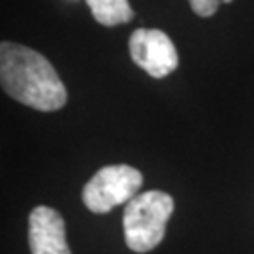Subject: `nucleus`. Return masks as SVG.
Masks as SVG:
<instances>
[{
  "instance_id": "6e6552de",
  "label": "nucleus",
  "mask_w": 254,
  "mask_h": 254,
  "mask_svg": "<svg viewBox=\"0 0 254 254\" xmlns=\"http://www.w3.org/2000/svg\"><path fill=\"white\" fill-rule=\"evenodd\" d=\"M222 2H224V4H228V2H234V0H222Z\"/></svg>"
},
{
  "instance_id": "20e7f679",
  "label": "nucleus",
  "mask_w": 254,
  "mask_h": 254,
  "mask_svg": "<svg viewBox=\"0 0 254 254\" xmlns=\"http://www.w3.org/2000/svg\"><path fill=\"white\" fill-rule=\"evenodd\" d=\"M132 61L154 79L166 77L177 68L179 57L170 36L156 28H137L128 40Z\"/></svg>"
},
{
  "instance_id": "0eeeda50",
  "label": "nucleus",
  "mask_w": 254,
  "mask_h": 254,
  "mask_svg": "<svg viewBox=\"0 0 254 254\" xmlns=\"http://www.w3.org/2000/svg\"><path fill=\"white\" fill-rule=\"evenodd\" d=\"M222 0H189L192 11L200 17H211L217 13L218 6Z\"/></svg>"
},
{
  "instance_id": "39448f33",
  "label": "nucleus",
  "mask_w": 254,
  "mask_h": 254,
  "mask_svg": "<svg viewBox=\"0 0 254 254\" xmlns=\"http://www.w3.org/2000/svg\"><path fill=\"white\" fill-rule=\"evenodd\" d=\"M28 247L32 254H72L66 241L64 218L57 209L38 205L30 211Z\"/></svg>"
},
{
  "instance_id": "f03ea898",
  "label": "nucleus",
  "mask_w": 254,
  "mask_h": 254,
  "mask_svg": "<svg viewBox=\"0 0 254 254\" xmlns=\"http://www.w3.org/2000/svg\"><path fill=\"white\" fill-rule=\"evenodd\" d=\"M173 209V198L162 190H147L128 201L123 217L128 249L134 253H149L160 245Z\"/></svg>"
},
{
  "instance_id": "7ed1b4c3",
  "label": "nucleus",
  "mask_w": 254,
  "mask_h": 254,
  "mask_svg": "<svg viewBox=\"0 0 254 254\" xmlns=\"http://www.w3.org/2000/svg\"><path fill=\"white\" fill-rule=\"evenodd\" d=\"M141 185H143V175L132 166L127 164L104 166L85 185L81 194L83 203L92 213L104 215L121 203L134 200Z\"/></svg>"
},
{
  "instance_id": "f257e3e1",
  "label": "nucleus",
  "mask_w": 254,
  "mask_h": 254,
  "mask_svg": "<svg viewBox=\"0 0 254 254\" xmlns=\"http://www.w3.org/2000/svg\"><path fill=\"white\" fill-rule=\"evenodd\" d=\"M0 83L9 98L38 111H57L68 100L53 64L42 53L13 42L0 46Z\"/></svg>"
},
{
  "instance_id": "423d86ee",
  "label": "nucleus",
  "mask_w": 254,
  "mask_h": 254,
  "mask_svg": "<svg viewBox=\"0 0 254 254\" xmlns=\"http://www.w3.org/2000/svg\"><path fill=\"white\" fill-rule=\"evenodd\" d=\"M91 8L92 17L104 27H117L134 17L128 0H85Z\"/></svg>"
}]
</instances>
